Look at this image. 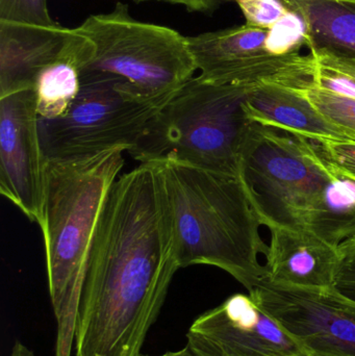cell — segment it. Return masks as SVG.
I'll use <instances>...</instances> for the list:
<instances>
[{"mask_svg": "<svg viewBox=\"0 0 355 356\" xmlns=\"http://www.w3.org/2000/svg\"><path fill=\"white\" fill-rule=\"evenodd\" d=\"M179 268L160 161L117 178L81 291L76 356H142Z\"/></svg>", "mask_w": 355, "mask_h": 356, "instance_id": "obj_1", "label": "cell"}, {"mask_svg": "<svg viewBox=\"0 0 355 356\" xmlns=\"http://www.w3.org/2000/svg\"><path fill=\"white\" fill-rule=\"evenodd\" d=\"M241 172L268 229L306 230L336 248L355 236V182L335 170L316 140L251 121Z\"/></svg>", "mask_w": 355, "mask_h": 356, "instance_id": "obj_2", "label": "cell"}, {"mask_svg": "<svg viewBox=\"0 0 355 356\" xmlns=\"http://www.w3.org/2000/svg\"><path fill=\"white\" fill-rule=\"evenodd\" d=\"M179 268L206 265L233 276L248 293L266 277L269 245L243 175L217 172L167 156L158 160Z\"/></svg>", "mask_w": 355, "mask_h": 356, "instance_id": "obj_3", "label": "cell"}, {"mask_svg": "<svg viewBox=\"0 0 355 356\" xmlns=\"http://www.w3.org/2000/svg\"><path fill=\"white\" fill-rule=\"evenodd\" d=\"M124 148L87 158L47 161L41 230L50 300L56 321V356H71L92 243Z\"/></svg>", "mask_w": 355, "mask_h": 356, "instance_id": "obj_4", "label": "cell"}, {"mask_svg": "<svg viewBox=\"0 0 355 356\" xmlns=\"http://www.w3.org/2000/svg\"><path fill=\"white\" fill-rule=\"evenodd\" d=\"M256 86L213 85L193 77L152 119L129 154L140 164L171 156L241 175L242 145L251 123L244 104Z\"/></svg>", "mask_w": 355, "mask_h": 356, "instance_id": "obj_5", "label": "cell"}, {"mask_svg": "<svg viewBox=\"0 0 355 356\" xmlns=\"http://www.w3.org/2000/svg\"><path fill=\"white\" fill-rule=\"evenodd\" d=\"M76 29L92 44L77 68L81 83L120 79L143 97L167 102L197 70L187 37L137 20L122 2L110 13L91 15Z\"/></svg>", "mask_w": 355, "mask_h": 356, "instance_id": "obj_6", "label": "cell"}, {"mask_svg": "<svg viewBox=\"0 0 355 356\" xmlns=\"http://www.w3.org/2000/svg\"><path fill=\"white\" fill-rule=\"evenodd\" d=\"M169 100L148 99L120 79L83 83L64 115L39 119L44 156L47 161H69L114 148L131 152Z\"/></svg>", "mask_w": 355, "mask_h": 356, "instance_id": "obj_7", "label": "cell"}, {"mask_svg": "<svg viewBox=\"0 0 355 356\" xmlns=\"http://www.w3.org/2000/svg\"><path fill=\"white\" fill-rule=\"evenodd\" d=\"M270 29L249 24L187 37L199 79L213 85L276 83L304 89L314 83L318 65L312 54H274Z\"/></svg>", "mask_w": 355, "mask_h": 356, "instance_id": "obj_8", "label": "cell"}, {"mask_svg": "<svg viewBox=\"0 0 355 356\" xmlns=\"http://www.w3.org/2000/svg\"><path fill=\"white\" fill-rule=\"evenodd\" d=\"M308 353L355 356V302L331 288H299L263 278L248 293Z\"/></svg>", "mask_w": 355, "mask_h": 356, "instance_id": "obj_9", "label": "cell"}, {"mask_svg": "<svg viewBox=\"0 0 355 356\" xmlns=\"http://www.w3.org/2000/svg\"><path fill=\"white\" fill-rule=\"evenodd\" d=\"M46 160L35 89L0 98V193L41 227Z\"/></svg>", "mask_w": 355, "mask_h": 356, "instance_id": "obj_10", "label": "cell"}, {"mask_svg": "<svg viewBox=\"0 0 355 356\" xmlns=\"http://www.w3.org/2000/svg\"><path fill=\"white\" fill-rule=\"evenodd\" d=\"M90 49L77 29L0 21V98L35 89L42 71L60 60L77 68Z\"/></svg>", "mask_w": 355, "mask_h": 356, "instance_id": "obj_11", "label": "cell"}, {"mask_svg": "<svg viewBox=\"0 0 355 356\" xmlns=\"http://www.w3.org/2000/svg\"><path fill=\"white\" fill-rule=\"evenodd\" d=\"M189 332L219 345L231 356H292L308 353L272 317L244 294L229 297L200 315Z\"/></svg>", "mask_w": 355, "mask_h": 356, "instance_id": "obj_12", "label": "cell"}, {"mask_svg": "<svg viewBox=\"0 0 355 356\" xmlns=\"http://www.w3.org/2000/svg\"><path fill=\"white\" fill-rule=\"evenodd\" d=\"M271 242L266 255V280L299 288L335 286L339 250L306 230L269 228Z\"/></svg>", "mask_w": 355, "mask_h": 356, "instance_id": "obj_13", "label": "cell"}, {"mask_svg": "<svg viewBox=\"0 0 355 356\" xmlns=\"http://www.w3.org/2000/svg\"><path fill=\"white\" fill-rule=\"evenodd\" d=\"M244 108L252 122L285 127L314 140L347 139L312 106L302 89L261 83L248 94Z\"/></svg>", "mask_w": 355, "mask_h": 356, "instance_id": "obj_14", "label": "cell"}, {"mask_svg": "<svg viewBox=\"0 0 355 356\" xmlns=\"http://www.w3.org/2000/svg\"><path fill=\"white\" fill-rule=\"evenodd\" d=\"M304 25L310 50L355 56V0H281Z\"/></svg>", "mask_w": 355, "mask_h": 356, "instance_id": "obj_15", "label": "cell"}, {"mask_svg": "<svg viewBox=\"0 0 355 356\" xmlns=\"http://www.w3.org/2000/svg\"><path fill=\"white\" fill-rule=\"evenodd\" d=\"M81 79L74 63L60 60L42 71L35 86L39 119H54L70 108L81 91Z\"/></svg>", "mask_w": 355, "mask_h": 356, "instance_id": "obj_16", "label": "cell"}, {"mask_svg": "<svg viewBox=\"0 0 355 356\" xmlns=\"http://www.w3.org/2000/svg\"><path fill=\"white\" fill-rule=\"evenodd\" d=\"M312 106L345 137L355 140V97L314 83L302 89Z\"/></svg>", "mask_w": 355, "mask_h": 356, "instance_id": "obj_17", "label": "cell"}, {"mask_svg": "<svg viewBox=\"0 0 355 356\" xmlns=\"http://www.w3.org/2000/svg\"><path fill=\"white\" fill-rule=\"evenodd\" d=\"M0 21L26 24H56L48 10V0H0Z\"/></svg>", "mask_w": 355, "mask_h": 356, "instance_id": "obj_18", "label": "cell"}, {"mask_svg": "<svg viewBox=\"0 0 355 356\" xmlns=\"http://www.w3.org/2000/svg\"><path fill=\"white\" fill-rule=\"evenodd\" d=\"M304 25L302 19L290 12L279 24L270 29L268 48L274 54H288L299 52L306 46Z\"/></svg>", "mask_w": 355, "mask_h": 356, "instance_id": "obj_19", "label": "cell"}, {"mask_svg": "<svg viewBox=\"0 0 355 356\" xmlns=\"http://www.w3.org/2000/svg\"><path fill=\"white\" fill-rule=\"evenodd\" d=\"M241 8L246 24L271 29L279 24L290 10L281 0H233Z\"/></svg>", "mask_w": 355, "mask_h": 356, "instance_id": "obj_20", "label": "cell"}, {"mask_svg": "<svg viewBox=\"0 0 355 356\" xmlns=\"http://www.w3.org/2000/svg\"><path fill=\"white\" fill-rule=\"evenodd\" d=\"M323 74L345 81L355 89V56L329 49L310 50Z\"/></svg>", "mask_w": 355, "mask_h": 356, "instance_id": "obj_21", "label": "cell"}, {"mask_svg": "<svg viewBox=\"0 0 355 356\" xmlns=\"http://www.w3.org/2000/svg\"><path fill=\"white\" fill-rule=\"evenodd\" d=\"M323 154L341 177L355 182V140H316Z\"/></svg>", "mask_w": 355, "mask_h": 356, "instance_id": "obj_22", "label": "cell"}, {"mask_svg": "<svg viewBox=\"0 0 355 356\" xmlns=\"http://www.w3.org/2000/svg\"><path fill=\"white\" fill-rule=\"evenodd\" d=\"M335 288L355 302V236L340 245Z\"/></svg>", "mask_w": 355, "mask_h": 356, "instance_id": "obj_23", "label": "cell"}, {"mask_svg": "<svg viewBox=\"0 0 355 356\" xmlns=\"http://www.w3.org/2000/svg\"><path fill=\"white\" fill-rule=\"evenodd\" d=\"M187 345L195 353L197 356H231L227 355L219 345L215 344L212 341L199 336V334H193L189 332L187 334ZM292 356H322L306 353V355H292Z\"/></svg>", "mask_w": 355, "mask_h": 356, "instance_id": "obj_24", "label": "cell"}, {"mask_svg": "<svg viewBox=\"0 0 355 356\" xmlns=\"http://www.w3.org/2000/svg\"><path fill=\"white\" fill-rule=\"evenodd\" d=\"M135 1L167 2V3L183 6L185 10L191 13H201V14L210 15L220 6L223 0H135Z\"/></svg>", "mask_w": 355, "mask_h": 356, "instance_id": "obj_25", "label": "cell"}, {"mask_svg": "<svg viewBox=\"0 0 355 356\" xmlns=\"http://www.w3.org/2000/svg\"><path fill=\"white\" fill-rule=\"evenodd\" d=\"M10 356H35V353L20 342L15 343Z\"/></svg>", "mask_w": 355, "mask_h": 356, "instance_id": "obj_26", "label": "cell"}, {"mask_svg": "<svg viewBox=\"0 0 355 356\" xmlns=\"http://www.w3.org/2000/svg\"><path fill=\"white\" fill-rule=\"evenodd\" d=\"M142 356H147V355H142ZM158 356H197L195 355L193 350L190 348L189 345L185 347V348L181 349L179 351H171V353H165V355H158Z\"/></svg>", "mask_w": 355, "mask_h": 356, "instance_id": "obj_27", "label": "cell"}]
</instances>
